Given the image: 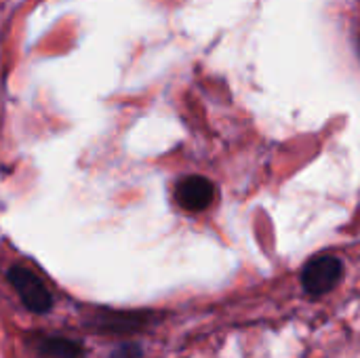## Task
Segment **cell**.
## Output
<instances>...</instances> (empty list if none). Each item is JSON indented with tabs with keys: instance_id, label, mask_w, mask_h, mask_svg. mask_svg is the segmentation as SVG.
<instances>
[{
	"instance_id": "1",
	"label": "cell",
	"mask_w": 360,
	"mask_h": 358,
	"mask_svg": "<svg viewBox=\"0 0 360 358\" xmlns=\"http://www.w3.org/2000/svg\"><path fill=\"white\" fill-rule=\"evenodd\" d=\"M344 279V262L338 255L321 253L308 260L300 272L302 289L308 298H323L331 293Z\"/></svg>"
},
{
	"instance_id": "2",
	"label": "cell",
	"mask_w": 360,
	"mask_h": 358,
	"mask_svg": "<svg viewBox=\"0 0 360 358\" xmlns=\"http://www.w3.org/2000/svg\"><path fill=\"white\" fill-rule=\"evenodd\" d=\"M6 281L19 295L21 304L32 314H49L55 306L53 293L42 283V279L25 266H11L6 270Z\"/></svg>"
},
{
	"instance_id": "3",
	"label": "cell",
	"mask_w": 360,
	"mask_h": 358,
	"mask_svg": "<svg viewBox=\"0 0 360 358\" xmlns=\"http://www.w3.org/2000/svg\"><path fill=\"white\" fill-rule=\"evenodd\" d=\"M158 321L156 312L150 310H97L84 323L95 333L124 335L148 329Z\"/></svg>"
},
{
	"instance_id": "4",
	"label": "cell",
	"mask_w": 360,
	"mask_h": 358,
	"mask_svg": "<svg viewBox=\"0 0 360 358\" xmlns=\"http://www.w3.org/2000/svg\"><path fill=\"white\" fill-rule=\"evenodd\" d=\"M175 203L188 213H200L215 200V184L202 175H188L175 186Z\"/></svg>"
},
{
	"instance_id": "5",
	"label": "cell",
	"mask_w": 360,
	"mask_h": 358,
	"mask_svg": "<svg viewBox=\"0 0 360 358\" xmlns=\"http://www.w3.org/2000/svg\"><path fill=\"white\" fill-rule=\"evenodd\" d=\"M30 350L38 358H84L86 354L80 340L53 333H34L30 338Z\"/></svg>"
},
{
	"instance_id": "6",
	"label": "cell",
	"mask_w": 360,
	"mask_h": 358,
	"mask_svg": "<svg viewBox=\"0 0 360 358\" xmlns=\"http://www.w3.org/2000/svg\"><path fill=\"white\" fill-rule=\"evenodd\" d=\"M108 358H146L139 342H122L118 344Z\"/></svg>"
}]
</instances>
